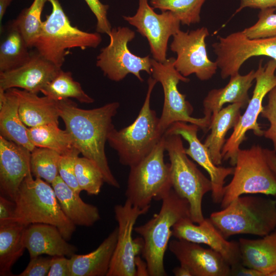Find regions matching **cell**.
Returning <instances> with one entry per match:
<instances>
[{"instance_id":"17","label":"cell","mask_w":276,"mask_h":276,"mask_svg":"<svg viewBox=\"0 0 276 276\" xmlns=\"http://www.w3.org/2000/svg\"><path fill=\"white\" fill-rule=\"evenodd\" d=\"M199 128V126L195 124L177 122L172 124L164 134L180 135L188 142L189 147L185 149L186 153L208 172L212 185V200L215 203H220L223 195L225 180L227 177L233 174L234 167H220L214 164L205 145L197 136Z\"/></svg>"},{"instance_id":"38","label":"cell","mask_w":276,"mask_h":276,"mask_svg":"<svg viewBox=\"0 0 276 276\" xmlns=\"http://www.w3.org/2000/svg\"><path fill=\"white\" fill-rule=\"evenodd\" d=\"M275 8L260 10L258 19L252 26L244 29L242 32L250 39L276 37V13Z\"/></svg>"},{"instance_id":"31","label":"cell","mask_w":276,"mask_h":276,"mask_svg":"<svg viewBox=\"0 0 276 276\" xmlns=\"http://www.w3.org/2000/svg\"><path fill=\"white\" fill-rule=\"evenodd\" d=\"M7 27L0 45V72L22 65L31 56L29 48L17 28L12 21Z\"/></svg>"},{"instance_id":"26","label":"cell","mask_w":276,"mask_h":276,"mask_svg":"<svg viewBox=\"0 0 276 276\" xmlns=\"http://www.w3.org/2000/svg\"><path fill=\"white\" fill-rule=\"evenodd\" d=\"M242 264L265 276L276 269V229L257 239L238 240Z\"/></svg>"},{"instance_id":"48","label":"cell","mask_w":276,"mask_h":276,"mask_svg":"<svg viewBox=\"0 0 276 276\" xmlns=\"http://www.w3.org/2000/svg\"><path fill=\"white\" fill-rule=\"evenodd\" d=\"M136 275H149L147 270V264L143 262L139 256L135 258Z\"/></svg>"},{"instance_id":"37","label":"cell","mask_w":276,"mask_h":276,"mask_svg":"<svg viewBox=\"0 0 276 276\" xmlns=\"http://www.w3.org/2000/svg\"><path fill=\"white\" fill-rule=\"evenodd\" d=\"M75 174L81 191L91 195L100 193L104 179L101 171L94 161L78 156L75 163Z\"/></svg>"},{"instance_id":"6","label":"cell","mask_w":276,"mask_h":276,"mask_svg":"<svg viewBox=\"0 0 276 276\" xmlns=\"http://www.w3.org/2000/svg\"><path fill=\"white\" fill-rule=\"evenodd\" d=\"M49 2L52 11L43 21L33 47L44 58L61 68L70 49L96 48L102 37L98 32H87L73 26L58 0Z\"/></svg>"},{"instance_id":"51","label":"cell","mask_w":276,"mask_h":276,"mask_svg":"<svg viewBox=\"0 0 276 276\" xmlns=\"http://www.w3.org/2000/svg\"><path fill=\"white\" fill-rule=\"evenodd\" d=\"M268 276H276V269L270 272Z\"/></svg>"},{"instance_id":"3","label":"cell","mask_w":276,"mask_h":276,"mask_svg":"<svg viewBox=\"0 0 276 276\" xmlns=\"http://www.w3.org/2000/svg\"><path fill=\"white\" fill-rule=\"evenodd\" d=\"M162 200L159 212L145 224L134 228L143 240L142 254L150 276L167 275L164 259L172 236V227L180 219L190 217L188 201L173 189Z\"/></svg>"},{"instance_id":"29","label":"cell","mask_w":276,"mask_h":276,"mask_svg":"<svg viewBox=\"0 0 276 276\" xmlns=\"http://www.w3.org/2000/svg\"><path fill=\"white\" fill-rule=\"evenodd\" d=\"M244 106L241 103L230 104L211 119L208 128L211 132L203 144L213 162L217 166L222 163L221 151L226 142V133L237 124L241 116V109Z\"/></svg>"},{"instance_id":"25","label":"cell","mask_w":276,"mask_h":276,"mask_svg":"<svg viewBox=\"0 0 276 276\" xmlns=\"http://www.w3.org/2000/svg\"><path fill=\"white\" fill-rule=\"evenodd\" d=\"M118 235L117 227L95 250L70 257V276H107Z\"/></svg>"},{"instance_id":"11","label":"cell","mask_w":276,"mask_h":276,"mask_svg":"<svg viewBox=\"0 0 276 276\" xmlns=\"http://www.w3.org/2000/svg\"><path fill=\"white\" fill-rule=\"evenodd\" d=\"M275 71V60H269L264 66L262 65V60H260L258 69L255 71L256 84L252 97L244 113L241 115L234 127L232 134L226 140L221 151L222 159H229L233 167L236 165L240 146L246 139V132L251 130L256 135H263L264 131L257 120L263 108L262 103L264 97L276 86Z\"/></svg>"},{"instance_id":"22","label":"cell","mask_w":276,"mask_h":276,"mask_svg":"<svg viewBox=\"0 0 276 276\" xmlns=\"http://www.w3.org/2000/svg\"><path fill=\"white\" fill-rule=\"evenodd\" d=\"M23 239L30 259L41 255L71 257L77 251L56 226L50 224L34 223L27 226Z\"/></svg>"},{"instance_id":"36","label":"cell","mask_w":276,"mask_h":276,"mask_svg":"<svg viewBox=\"0 0 276 276\" xmlns=\"http://www.w3.org/2000/svg\"><path fill=\"white\" fill-rule=\"evenodd\" d=\"M60 154L50 149L35 147L30 153V169L33 176L51 185L58 176Z\"/></svg>"},{"instance_id":"2","label":"cell","mask_w":276,"mask_h":276,"mask_svg":"<svg viewBox=\"0 0 276 276\" xmlns=\"http://www.w3.org/2000/svg\"><path fill=\"white\" fill-rule=\"evenodd\" d=\"M209 219L225 238L240 234L264 236L276 229V200L246 194L240 196Z\"/></svg>"},{"instance_id":"41","label":"cell","mask_w":276,"mask_h":276,"mask_svg":"<svg viewBox=\"0 0 276 276\" xmlns=\"http://www.w3.org/2000/svg\"><path fill=\"white\" fill-rule=\"evenodd\" d=\"M84 1L96 18L97 32L105 33L109 36L112 28L107 17L109 6L103 4L99 0Z\"/></svg>"},{"instance_id":"16","label":"cell","mask_w":276,"mask_h":276,"mask_svg":"<svg viewBox=\"0 0 276 276\" xmlns=\"http://www.w3.org/2000/svg\"><path fill=\"white\" fill-rule=\"evenodd\" d=\"M123 18L134 26L136 31L148 40L154 60L164 62L167 58L168 41L180 30V21L172 12L156 13L148 0H139V6L133 16Z\"/></svg>"},{"instance_id":"7","label":"cell","mask_w":276,"mask_h":276,"mask_svg":"<svg viewBox=\"0 0 276 276\" xmlns=\"http://www.w3.org/2000/svg\"><path fill=\"white\" fill-rule=\"evenodd\" d=\"M164 135L165 151L170 160L172 189L188 201L192 221L200 223L204 219L202 210L203 198L212 191L211 181L188 158L180 135Z\"/></svg>"},{"instance_id":"9","label":"cell","mask_w":276,"mask_h":276,"mask_svg":"<svg viewBox=\"0 0 276 276\" xmlns=\"http://www.w3.org/2000/svg\"><path fill=\"white\" fill-rule=\"evenodd\" d=\"M233 175L224 187L221 209L243 195L276 196V177L267 162L264 148L259 145L239 149Z\"/></svg>"},{"instance_id":"47","label":"cell","mask_w":276,"mask_h":276,"mask_svg":"<svg viewBox=\"0 0 276 276\" xmlns=\"http://www.w3.org/2000/svg\"><path fill=\"white\" fill-rule=\"evenodd\" d=\"M267 162L276 177V152L273 150L264 149Z\"/></svg>"},{"instance_id":"23","label":"cell","mask_w":276,"mask_h":276,"mask_svg":"<svg viewBox=\"0 0 276 276\" xmlns=\"http://www.w3.org/2000/svg\"><path fill=\"white\" fill-rule=\"evenodd\" d=\"M255 79V71L241 75L239 73L230 76L228 83L223 87L212 89L203 101L204 117L211 122V119L226 103H243L247 105L250 98L248 90Z\"/></svg>"},{"instance_id":"4","label":"cell","mask_w":276,"mask_h":276,"mask_svg":"<svg viewBox=\"0 0 276 276\" xmlns=\"http://www.w3.org/2000/svg\"><path fill=\"white\" fill-rule=\"evenodd\" d=\"M47 181L33 178L30 172L21 183L14 200L15 211L13 222L25 226L44 223L56 226L65 239L69 240L75 225L65 216L54 190Z\"/></svg>"},{"instance_id":"8","label":"cell","mask_w":276,"mask_h":276,"mask_svg":"<svg viewBox=\"0 0 276 276\" xmlns=\"http://www.w3.org/2000/svg\"><path fill=\"white\" fill-rule=\"evenodd\" d=\"M164 135L152 152L130 167L126 200L140 209L150 207L153 199L162 200L172 189L170 163L164 162Z\"/></svg>"},{"instance_id":"19","label":"cell","mask_w":276,"mask_h":276,"mask_svg":"<svg viewBox=\"0 0 276 276\" xmlns=\"http://www.w3.org/2000/svg\"><path fill=\"white\" fill-rule=\"evenodd\" d=\"M169 249L192 276H229L231 265L217 251L185 240H172Z\"/></svg>"},{"instance_id":"13","label":"cell","mask_w":276,"mask_h":276,"mask_svg":"<svg viewBox=\"0 0 276 276\" xmlns=\"http://www.w3.org/2000/svg\"><path fill=\"white\" fill-rule=\"evenodd\" d=\"M212 47L222 79L238 73L243 64L252 57L267 56L276 61V37L250 39L238 31L218 36Z\"/></svg>"},{"instance_id":"32","label":"cell","mask_w":276,"mask_h":276,"mask_svg":"<svg viewBox=\"0 0 276 276\" xmlns=\"http://www.w3.org/2000/svg\"><path fill=\"white\" fill-rule=\"evenodd\" d=\"M28 133L34 146L53 150L60 155L67 153L76 148L68 131L61 129L56 124L29 127Z\"/></svg>"},{"instance_id":"35","label":"cell","mask_w":276,"mask_h":276,"mask_svg":"<svg viewBox=\"0 0 276 276\" xmlns=\"http://www.w3.org/2000/svg\"><path fill=\"white\" fill-rule=\"evenodd\" d=\"M206 0H150L153 9L170 11L179 18L181 24L190 26L201 20V8Z\"/></svg>"},{"instance_id":"24","label":"cell","mask_w":276,"mask_h":276,"mask_svg":"<svg viewBox=\"0 0 276 276\" xmlns=\"http://www.w3.org/2000/svg\"><path fill=\"white\" fill-rule=\"evenodd\" d=\"M18 100L19 116L26 126L36 127L47 124L59 125L58 101L44 96L17 88L9 89Z\"/></svg>"},{"instance_id":"21","label":"cell","mask_w":276,"mask_h":276,"mask_svg":"<svg viewBox=\"0 0 276 276\" xmlns=\"http://www.w3.org/2000/svg\"><path fill=\"white\" fill-rule=\"evenodd\" d=\"M31 152L0 135L1 195L13 200L19 188L31 172Z\"/></svg>"},{"instance_id":"27","label":"cell","mask_w":276,"mask_h":276,"mask_svg":"<svg viewBox=\"0 0 276 276\" xmlns=\"http://www.w3.org/2000/svg\"><path fill=\"white\" fill-rule=\"evenodd\" d=\"M61 208L75 225L93 226L100 219L97 206L85 203L58 175L51 183Z\"/></svg>"},{"instance_id":"46","label":"cell","mask_w":276,"mask_h":276,"mask_svg":"<svg viewBox=\"0 0 276 276\" xmlns=\"http://www.w3.org/2000/svg\"><path fill=\"white\" fill-rule=\"evenodd\" d=\"M233 276H265L261 272L244 266L240 263L231 267V274Z\"/></svg>"},{"instance_id":"10","label":"cell","mask_w":276,"mask_h":276,"mask_svg":"<svg viewBox=\"0 0 276 276\" xmlns=\"http://www.w3.org/2000/svg\"><path fill=\"white\" fill-rule=\"evenodd\" d=\"M175 59L170 57L163 62L153 58L151 59V75L161 84L164 94V106L159 118V130L164 134L166 130L177 122L189 123L197 125L202 129H208L210 121L204 117L200 118L192 117L193 111L192 105L186 100V95L178 90V83L188 82L190 79L176 70L174 65Z\"/></svg>"},{"instance_id":"49","label":"cell","mask_w":276,"mask_h":276,"mask_svg":"<svg viewBox=\"0 0 276 276\" xmlns=\"http://www.w3.org/2000/svg\"><path fill=\"white\" fill-rule=\"evenodd\" d=\"M172 271L175 276H192L190 270L186 267L181 265L179 266L175 267L172 270Z\"/></svg>"},{"instance_id":"40","label":"cell","mask_w":276,"mask_h":276,"mask_svg":"<svg viewBox=\"0 0 276 276\" xmlns=\"http://www.w3.org/2000/svg\"><path fill=\"white\" fill-rule=\"evenodd\" d=\"M260 116L267 119L269 127L263 132V136L271 140L276 152V86L268 94V102L263 106Z\"/></svg>"},{"instance_id":"18","label":"cell","mask_w":276,"mask_h":276,"mask_svg":"<svg viewBox=\"0 0 276 276\" xmlns=\"http://www.w3.org/2000/svg\"><path fill=\"white\" fill-rule=\"evenodd\" d=\"M172 236L208 245L221 255L231 267L242 263L238 241H228L209 218L197 224L190 217L183 218L173 226Z\"/></svg>"},{"instance_id":"45","label":"cell","mask_w":276,"mask_h":276,"mask_svg":"<svg viewBox=\"0 0 276 276\" xmlns=\"http://www.w3.org/2000/svg\"><path fill=\"white\" fill-rule=\"evenodd\" d=\"M240 5L236 10L234 14H236L243 9L250 8L259 9L260 10L268 8H276V0H239Z\"/></svg>"},{"instance_id":"15","label":"cell","mask_w":276,"mask_h":276,"mask_svg":"<svg viewBox=\"0 0 276 276\" xmlns=\"http://www.w3.org/2000/svg\"><path fill=\"white\" fill-rule=\"evenodd\" d=\"M210 33L206 27L183 31L179 30L173 36L170 49L176 54L174 65L182 76L195 74L201 81H207L216 74L218 68L216 61L208 56L205 39Z\"/></svg>"},{"instance_id":"1","label":"cell","mask_w":276,"mask_h":276,"mask_svg":"<svg viewBox=\"0 0 276 276\" xmlns=\"http://www.w3.org/2000/svg\"><path fill=\"white\" fill-rule=\"evenodd\" d=\"M120 104L107 103L98 108L84 109L70 99L58 101L60 118L73 144L84 157L94 161L101 171L104 182L116 188L120 184L109 168L105 151L108 134L114 128L112 119Z\"/></svg>"},{"instance_id":"44","label":"cell","mask_w":276,"mask_h":276,"mask_svg":"<svg viewBox=\"0 0 276 276\" xmlns=\"http://www.w3.org/2000/svg\"><path fill=\"white\" fill-rule=\"evenodd\" d=\"M15 203L4 196H0V225L13 222Z\"/></svg>"},{"instance_id":"5","label":"cell","mask_w":276,"mask_h":276,"mask_svg":"<svg viewBox=\"0 0 276 276\" xmlns=\"http://www.w3.org/2000/svg\"><path fill=\"white\" fill-rule=\"evenodd\" d=\"M157 81L150 76L143 106L135 121L119 130L113 128L107 142L115 150L120 163L129 167L139 163L148 155L164 134L158 129L159 118L150 107L152 91Z\"/></svg>"},{"instance_id":"43","label":"cell","mask_w":276,"mask_h":276,"mask_svg":"<svg viewBox=\"0 0 276 276\" xmlns=\"http://www.w3.org/2000/svg\"><path fill=\"white\" fill-rule=\"evenodd\" d=\"M48 276H70L69 258L65 256H54Z\"/></svg>"},{"instance_id":"33","label":"cell","mask_w":276,"mask_h":276,"mask_svg":"<svg viewBox=\"0 0 276 276\" xmlns=\"http://www.w3.org/2000/svg\"><path fill=\"white\" fill-rule=\"evenodd\" d=\"M41 93L57 101L74 98L82 103L94 102V99L83 90L80 83L73 79L71 72L62 70Z\"/></svg>"},{"instance_id":"50","label":"cell","mask_w":276,"mask_h":276,"mask_svg":"<svg viewBox=\"0 0 276 276\" xmlns=\"http://www.w3.org/2000/svg\"><path fill=\"white\" fill-rule=\"evenodd\" d=\"M12 0H0V21H1L7 8L9 6Z\"/></svg>"},{"instance_id":"28","label":"cell","mask_w":276,"mask_h":276,"mask_svg":"<svg viewBox=\"0 0 276 276\" xmlns=\"http://www.w3.org/2000/svg\"><path fill=\"white\" fill-rule=\"evenodd\" d=\"M28 131L19 114L17 97L10 89H0V135L31 152L36 147L31 142Z\"/></svg>"},{"instance_id":"39","label":"cell","mask_w":276,"mask_h":276,"mask_svg":"<svg viewBox=\"0 0 276 276\" xmlns=\"http://www.w3.org/2000/svg\"><path fill=\"white\" fill-rule=\"evenodd\" d=\"M80 153L76 148L70 152L60 155L58 165V175L63 181L76 193L81 192L76 177L75 163Z\"/></svg>"},{"instance_id":"42","label":"cell","mask_w":276,"mask_h":276,"mask_svg":"<svg viewBox=\"0 0 276 276\" xmlns=\"http://www.w3.org/2000/svg\"><path fill=\"white\" fill-rule=\"evenodd\" d=\"M51 258L40 256L30 259L25 270L18 276H46L51 267Z\"/></svg>"},{"instance_id":"34","label":"cell","mask_w":276,"mask_h":276,"mask_svg":"<svg viewBox=\"0 0 276 276\" xmlns=\"http://www.w3.org/2000/svg\"><path fill=\"white\" fill-rule=\"evenodd\" d=\"M49 0H34L31 5L24 9L12 21L21 33L29 48H33L42 29L41 15Z\"/></svg>"},{"instance_id":"12","label":"cell","mask_w":276,"mask_h":276,"mask_svg":"<svg viewBox=\"0 0 276 276\" xmlns=\"http://www.w3.org/2000/svg\"><path fill=\"white\" fill-rule=\"evenodd\" d=\"M134 31L126 27L111 29L109 43L102 48L97 57L96 65L110 80L118 82L128 74L134 75L141 82L144 79L140 72L151 75V58L149 55L140 57L132 53L128 42L135 37Z\"/></svg>"},{"instance_id":"20","label":"cell","mask_w":276,"mask_h":276,"mask_svg":"<svg viewBox=\"0 0 276 276\" xmlns=\"http://www.w3.org/2000/svg\"><path fill=\"white\" fill-rule=\"evenodd\" d=\"M61 70L36 50L31 52L29 59L22 65L0 72V89L21 88L38 94Z\"/></svg>"},{"instance_id":"14","label":"cell","mask_w":276,"mask_h":276,"mask_svg":"<svg viewBox=\"0 0 276 276\" xmlns=\"http://www.w3.org/2000/svg\"><path fill=\"white\" fill-rule=\"evenodd\" d=\"M150 207L140 209L126 200L114 208L118 224L117 242L107 276L136 275L135 258L144 247L142 238H132L134 225L137 218L146 214Z\"/></svg>"},{"instance_id":"30","label":"cell","mask_w":276,"mask_h":276,"mask_svg":"<svg viewBox=\"0 0 276 276\" xmlns=\"http://www.w3.org/2000/svg\"><path fill=\"white\" fill-rule=\"evenodd\" d=\"M27 226L16 222L0 225V275H12L11 269L26 249L24 233Z\"/></svg>"}]
</instances>
